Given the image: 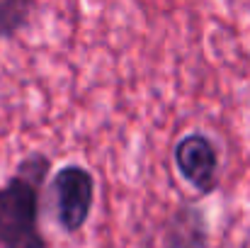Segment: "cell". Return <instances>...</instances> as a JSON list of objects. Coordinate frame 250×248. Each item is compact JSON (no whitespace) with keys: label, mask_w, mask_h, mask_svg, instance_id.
I'll return each mask as SVG.
<instances>
[{"label":"cell","mask_w":250,"mask_h":248,"mask_svg":"<svg viewBox=\"0 0 250 248\" xmlns=\"http://www.w3.org/2000/svg\"><path fill=\"white\" fill-rule=\"evenodd\" d=\"M172 158L182 180L202 197L211 195L219 187V165H221L219 149L207 134L202 132L185 134L175 144Z\"/></svg>","instance_id":"obj_3"},{"label":"cell","mask_w":250,"mask_h":248,"mask_svg":"<svg viewBox=\"0 0 250 248\" xmlns=\"http://www.w3.org/2000/svg\"><path fill=\"white\" fill-rule=\"evenodd\" d=\"M166 248H207V219L194 204H182L167 219Z\"/></svg>","instance_id":"obj_4"},{"label":"cell","mask_w":250,"mask_h":248,"mask_svg":"<svg viewBox=\"0 0 250 248\" xmlns=\"http://www.w3.org/2000/svg\"><path fill=\"white\" fill-rule=\"evenodd\" d=\"M51 170L44 154H29L0 185V248H49L42 224V185Z\"/></svg>","instance_id":"obj_1"},{"label":"cell","mask_w":250,"mask_h":248,"mask_svg":"<svg viewBox=\"0 0 250 248\" xmlns=\"http://www.w3.org/2000/svg\"><path fill=\"white\" fill-rule=\"evenodd\" d=\"M56 224L66 234H78L87 224L95 204V175L78 163L61 165L49 182Z\"/></svg>","instance_id":"obj_2"},{"label":"cell","mask_w":250,"mask_h":248,"mask_svg":"<svg viewBox=\"0 0 250 248\" xmlns=\"http://www.w3.org/2000/svg\"><path fill=\"white\" fill-rule=\"evenodd\" d=\"M34 2L22 0H0V39H10L29 24Z\"/></svg>","instance_id":"obj_5"}]
</instances>
